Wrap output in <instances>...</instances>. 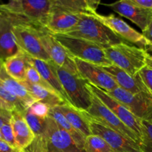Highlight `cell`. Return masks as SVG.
Masks as SVG:
<instances>
[{
    "instance_id": "f35d334b",
    "label": "cell",
    "mask_w": 152,
    "mask_h": 152,
    "mask_svg": "<svg viewBox=\"0 0 152 152\" xmlns=\"http://www.w3.org/2000/svg\"><path fill=\"white\" fill-rule=\"evenodd\" d=\"M0 108H4V109H6V110H8V111H14V110H13V108H12L10 105H9L7 102H4V101L3 100L1 97H0Z\"/></svg>"
},
{
    "instance_id": "ab89813d",
    "label": "cell",
    "mask_w": 152,
    "mask_h": 152,
    "mask_svg": "<svg viewBox=\"0 0 152 152\" xmlns=\"http://www.w3.org/2000/svg\"><path fill=\"white\" fill-rule=\"evenodd\" d=\"M146 66L152 69V55L150 53H148L146 58Z\"/></svg>"
},
{
    "instance_id": "5b68a950",
    "label": "cell",
    "mask_w": 152,
    "mask_h": 152,
    "mask_svg": "<svg viewBox=\"0 0 152 152\" xmlns=\"http://www.w3.org/2000/svg\"><path fill=\"white\" fill-rule=\"evenodd\" d=\"M16 16V22L13 25V32L16 44L21 51L31 58L50 61V58L40 39L39 28Z\"/></svg>"
},
{
    "instance_id": "1f68e13d",
    "label": "cell",
    "mask_w": 152,
    "mask_h": 152,
    "mask_svg": "<svg viewBox=\"0 0 152 152\" xmlns=\"http://www.w3.org/2000/svg\"><path fill=\"white\" fill-rule=\"evenodd\" d=\"M0 133H1V138H2L3 140L5 141L7 143H8L10 146L18 150L16 144V141H15V137L14 134H13L11 123H9L4 125L1 128V129H0Z\"/></svg>"
},
{
    "instance_id": "60d3db41",
    "label": "cell",
    "mask_w": 152,
    "mask_h": 152,
    "mask_svg": "<svg viewBox=\"0 0 152 152\" xmlns=\"http://www.w3.org/2000/svg\"><path fill=\"white\" fill-rule=\"evenodd\" d=\"M145 50H146L148 53H150V54L152 55V43L151 44H150L146 48Z\"/></svg>"
},
{
    "instance_id": "836d02e7",
    "label": "cell",
    "mask_w": 152,
    "mask_h": 152,
    "mask_svg": "<svg viewBox=\"0 0 152 152\" xmlns=\"http://www.w3.org/2000/svg\"><path fill=\"white\" fill-rule=\"evenodd\" d=\"M139 76L148 91L152 94V69L145 66L139 72Z\"/></svg>"
},
{
    "instance_id": "b9f144b4",
    "label": "cell",
    "mask_w": 152,
    "mask_h": 152,
    "mask_svg": "<svg viewBox=\"0 0 152 152\" xmlns=\"http://www.w3.org/2000/svg\"><path fill=\"white\" fill-rule=\"evenodd\" d=\"M3 68H4V62L0 59V71L3 69Z\"/></svg>"
},
{
    "instance_id": "d590c367",
    "label": "cell",
    "mask_w": 152,
    "mask_h": 152,
    "mask_svg": "<svg viewBox=\"0 0 152 152\" xmlns=\"http://www.w3.org/2000/svg\"><path fill=\"white\" fill-rule=\"evenodd\" d=\"M134 5L145 10H152V0H129Z\"/></svg>"
},
{
    "instance_id": "3957f363",
    "label": "cell",
    "mask_w": 152,
    "mask_h": 152,
    "mask_svg": "<svg viewBox=\"0 0 152 152\" xmlns=\"http://www.w3.org/2000/svg\"><path fill=\"white\" fill-rule=\"evenodd\" d=\"M104 50L107 59L113 65L132 77L137 76L140 71L146 66L148 53L145 49L122 42L105 48Z\"/></svg>"
},
{
    "instance_id": "5bb4252c",
    "label": "cell",
    "mask_w": 152,
    "mask_h": 152,
    "mask_svg": "<svg viewBox=\"0 0 152 152\" xmlns=\"http://www.w3.org/2000/svg\"><path fill=\"white\" fill-rule=\"evenodd\" d=\"M16 16L1 10L0 13V59L3 62L21 52L13 32Z\"/></svg>"
},
{
    "instance_id": "74e56055",
    "label": "cell",
    "mask_w": 152,
    "mask_h": 152,
    "mask_svg": "<svg viewBox=\"0 0 152 152\" xmlns=\"http://www.w3.org/2000/svg\"><path fill=\"white\" fill-rule=\"evenodd\" d=\"M142 35L143 37L148 40L150 42V44L152 43V19L151 22L149 23V25H148V27L146 28V29L144 31H142Z\"/></svg>"
},
{
    "instance_id": "83f0119b",
    "label": "cell",
    "mask_w": 152,
    "mask_h": 152,
    "mask_svg": "<svg viewBox=\"0 0 152 152\" xmlns=\"http://www.w3.org/2000/svg\"><path fill=\"white\" fill-rule=\"evenodd\" d=\"M22 114L31 128L34 136H39L45 133L47 129L46 118L43 119L36 116L30 111L29 108Z\"/></svg>"
},
{
    "instance_id": "7c38bea8",
    "label": "cell",
    "mask_w": 152,
    "mask_h": 152,
    "mask_svg": "<svg viewBox=\"0 0 152 152\" xmlns=\"http://www.w3.org/2000/svg\"><path fill=\"white\" fill-rule=\"evenodd\" d=\"M94 16L123 40L135 44L137 47L145 50L150 45L149 42L143 37L142 34L134 29L120 18L113 14L105 16L97 13H95Z\"/></svg>"
},
{
    "instance_id": "9c48e42d",
    "label": "cell",
    "mask_w": 152,
    "mask_h": 152,
    "mask_svg": "<svg viewBox=\"0 0 152 152\" xmlns=\"http://www.w3.org/2000/svg\"><path fill=\"white\" fill-rule=\"evenodd\" d=\"M87 113L91 117V119L118 132L120 134L129 138L140 145L141 141L138 137L129 127H127L106 105H104L94 94L93 96L91 107L87 111Z\"/></svg>"
},
{
    "instance_id": "4dcf8cb0",
    "label": "cell",
    "mask_w": 152,
    "mask_h": 152,
    "mask_svg": "<svg viewBox=\"0 0 152 152\" xmlns=\"http://www.w3.org/2000/svg\"><path fill=\"white\" fill-rule=\"evenodd\" d=\"M26 81L29 82L31 84L37 85V86H41V87H43L44 88L47 89V90H49L50 91L53 92V93L56 94L55 92V91L52 88L51 86L43 80L42 77L40 76V74L37 71V70L32 65H31V66L29 67V68L27 71Z\"/></svg>"
},
{
    "instance_id": "9a60e30c",
    "label": "cell",
    "mask_w": 152,
    "mask_h": 152,
    "mask_svg": "<svg viewBox=\"0 0 152 152\" xmlns=\"http://www.w3.org/2000/svg\"><path fill=\"white\" fill-rule=\"evenodd\" d=\"M48 152H86L77 145L71 135L59 128L50 117L46 118Z\"/></svg>"
},
{
    "instance_id": "ee69618b",
    "label": "cell",
    "mask_w": 152,
    "mask_h": 152,
    "mask_svg": "<svg viewBox=\"0 0 152 152\" xmlns=\"http://www.w3.org/2000/svg\"><path fill=\"white\" fill-rule=\"evenodd\" d=\"M0 13H1V10H0Z\"/></svg>"
},
{
    "instance_id": "8fae6325",
    "label": "cell",
    "mask_w": 152,
    "mask_h": 152,
    "mask_svg": "<svg viewBox=\"0 0 152 152\" xmlns=\"http://www.w3.org/2000/svg\"><path fill=\"white\" fill-rule=\"evenodd\" d=\"M92 134L99 135L110 145L114 152H141L140 145L118 132L103 126L91 117Z\"/></svg>"
},
{
    "instance_id": "30bf717a",
    "label": "cell",
    "mask_w": 152,
    "mask_h": 152,
    "mask_svg": "<svg viewBox=\"0 0 152 152\" xmlns=\"http://www.w3.org/2000/svg\"><path fill=\"white\" fill-rule=\"evenodd\" d=\"M40 39L50 60L75 75H80L74 59L45 27H39Z\"/></svg>"
},
{
    "instance_id": "603a6c76",
    "label": "cell",
    "mask_w": 152,
    "mask_h": 152,
    "mask_svg": "<svg viewBox=\"0 0 152 152\" xmlns=\"http://www.w3.org/2000/svg\"><path fill=\"white\" fill-rule=\"evenodd\" d=\"M29 56L22 51L4 62V68L10 77L19 82L26 80L27 71L31 66Z\"/></svg>"
},
{
    "instance_id": "f1b7e54d",
    "label": "cell",
    "mask_w": 152,
    "mask_h": 152,
    "mask_svg": "<svg viewBox=\"0 0 152 152\" xmlns=\"http://www.w3.org/2000/svg\"><path fill=\"white\" fill-rule=\"evenodd\" d=\"M0 97L9 105L13 108V110L23 114L28 108L25 102L21 100L19 97L15 96L9 90H7L5 86L0 83Z\"/></svg>"
},
{
    "instance_id": "4316f807",
    "label": "cell",
    "mask_w": 152,
    "mask_h": 152,
    "mask_svg": "<svg viewBox=\"0 0 152 152\" xmlns=\"http://www.w3.org/2000/svg\"><path fill=\"white\" fill-rule=\"evenodd\" d=\"M84 151L86 152H114L103 138L95 134L86 137L85 140Z\"/></svg>"
},
{
    "instance_id": "6da1fadb",
    "label": "cell",
    "mask_w": 152,
    "mask_h": 152,
    "mask_svg": "<svg viewBox=\"0 0 152 152\" xmlns=\"http://www.w3.org/2000/svg\"><path fill=\"white\" fill-rule=\"evenodd\" d=\"M67 95L70 105L76 109L87 112L92 105L94 94L87 86L88 81L50 61Z\"/></svg>"
},
{
    "instance_id": "484cf974",
    "label": "cell",
    "mask_w": 152,
    "mask_h": 152,
    "mask_svg": "<svg viewBox=\"0 0 152 152\" xmlns=\"http://www.w3.org/2000/svg\"><path fill=\"white\" fill-rule=\"evenodd\" d=\"M48 117H50L52 120H54L55 123L57 124V126H59V128H61V129H63L64 131L68 132V133L71 135V137L73 138L74 142L77 143V145H78L81 149L84 150V144L86 137H85L83 135H82L78 131L76 130V129L70 124L69 122L67 120V119L65 118V116L61 113V111L58 109L57 107L50 108V111H49Z\"/></svg>"
},
{
    "instance_id": "e0dca14e",
    "label": "cell",
    "mask_w": 152,
    "mask_h": 152,
    "mask_svg": "<svg viewBox=\"0 0 152 152\" xmlns=\"http://www.w3.org/2000/svg\"><path fill=\"white\" fill-rule=\"evenodd\" d=\"M101 68L112 77L120 88L134 94L141 92H149L141 80L139 74L136 77H132L123 70L113 65Z\"/></svg>"
},
{
    "instance_id": "7bdbcfd3",
    "label": "cell",
    "mask_w": 152,
    "mask_h": 152,
    "mask_svg": "<svg viewBox=\"0 0 152 152\" xmlns=\"http://www.w3.org/2000/svg\"><path fill=\"white\" fill-rule=\"evenodd\" d=\"M0 139L2 140V138H1V133H0Z\"/></svg>"
},
{
    "instance_id": "ba28073f",
    "label": "cell",
    "mask_w": 152,
    "mask_h": 152,
    "mask_svg": "<svg viewBox=\"0 0 152 152\" xmlns=\"http://www.w3.org/2000/svg\"><path fill=\"white\" fill-rule=\"evenodd\" d=\"M87 86L91 91L129 127L138 137L140 141L142 140V120L137 118L126 106L108 94L105 91L96 87L88 82Z\"/></svg>"
},
{
    "instance_id": "d6986e66",
    "label": "cell",
    "mask_w": 152,
    "mask_h": 152,
    "mask_svg": "<svg viewBox=\"0 0 152 152\" xmlns=\"http://www.w3.org/2000/svg\"><path fill=\"white\" fill-rule=\"evenodd\" d=\"M100 1L96 0H51V10L78 15H94Z\"/></svg>"
},
{
    "instance_id": "52a82bcc",
    "label": "cell",
    "mask_w": 152,
    "mask_h": 152,
    "mask_svg": "<svg viewBox=\"0 0 152 152\" xmlns=\"http://www.w3.org/2000/svg\"><path fill=\"white\" fill-rule=\"evenodd\" d=\"M106 93L126 106L137 118L152 123V94L150 92L134 94L118 87Z\"/></svg>"
},
{
    "instance_id": "44dd1931",
    "label": "cell",
    "mask_w": 152,
    "mask_h": 152,
    "mask_svg": "<svg viewBox=\"0 0 152 152\" xmlns=\"http://www.w3.org/2000/svg\"><path fill=\"white\" fill-rule=\"evenodd\" d=\"M10 123L13 128L16 146L18 150L22 152L32 142L35 136L22 114L15 110L12 111Z\"/></svg>"
},
{
    "instance_id": "4fadbf2b",
    "label": "cell",
    "mask_w": 152,
    "mask_h": 152,
    "mask_svg": "<svg viewBox=\"0 0 152 152\" xmlns=\"http://www.w3.org/2000/svg\"><path fill=\"white\" fill-rule=\"evenodd\" d=\"M80 77L96 87L110 92L118 88L112 77L100 66L74 58Z\"/></svg>"
},
{
    "instance_id": "cb8c5ba5",
    "label": "cell",
    "mask_w": 152,
    "mask_h": 152,
    "mask_svg": "<svg viewBox=\"0 0 152 152\" xmlns=\"http://www.w3.org/2000/svg\"><path fill=\"white\" fill-rule=\"evenodd\" d=\"M0 83L3 86H5L7 90L10 91L15 96L23 101L28 108L32 104L37 102V100L33 97L31 93L27 90L26 88L22 85V83L10 77L7 74L4 68L0 71Z\"/></svg>"
},
{
    "instance_id": "7a4b0ae2",
    "label": "cell",
    "mask_w": 152,
    "mask_h": 152,
    "mask_svg": "<svg viewBox=\"0 0 152 152\" xmlns=\"http://www.w3.org/2000/svg\"><path fill=\"white\" fill-rule=\"evenodd\" d=\"M65 35L92 42L104 48L125 42L94 15H81L77 25Z\"/></svg>"
},
{
    "instance_id": "7402d4cb",
    "label": "cell",
    "mask_w": 152,
    "mask_h": 152,
    "mask_svg": "<svg viewBox=\"0 0 152 152\" xmlns=\"http://www.w3.org/2000/svg\"><path fill=\"white\" fill-rule=\"evenodd\" d=\"M57 108L65 116L70 124L85 137L92 134L90 128L91 117L86 111H80L66 104L57 106Z\"/></svg>"
},
{
    "instance_id": "277c9868",
    "label": "cell",
    "mask_w": 152,
    "mask_h": 152,
    "mask_svg": "<svg viewBox=\"0 0 152 152\" xmlns=\"http://www.w3.org/2000/svg\"><path fill=\"white\" fill-rule=\"evenodd\" d=\"M53 36L73 58L100 67L112 65L105 56V48L96 43L65 34H53Z\"/></svg>"
},
{
    "instance_id": "8d00e7d4",
    "label": "cell",
    "mask_w": 152,
    "mask_h": 152,
    "mask_svg": "<svg viewBox=\"0 0 152 152\" xmlns=\"http://www.w3.org/2000/svg\"><path fill=\"white\" fill-rule=\"evenodd\" d=\"M0 152H21L10 146L8 143L0 139Z\"/></svg>"
},
{
    "instance_id": "d4e9b609",
    "label": "cell",
    "mask_w": 152,
    "mask_h": 152,
    "mask_svg": "<svg viewBox=\"0 0 152 152\" xmlns=\"http://www.w3.org/2000/svg\"><path fill=\"white\" fill-rule=\"evenodd\" d=\"M21 83L26 88L27 90L31 93V94L36 100L47 104L50 108L65 104V102L56 94L50 91L47 90L37 85L31 84L26 80Z\"/></svg>"
},
{
    "instance_id": "f546056e",
    "label": "cell",
    "mask_w": 152,
    "mask_h": 152,
    "mask_svg": "<svg viewBox=\"0 0 152 152\" xmlns=\"http://www.w3.org/2000/svg\"><path fill=\"white\" fill-rule=\"evenodd\" d=\"M141 152H152V123L142 121Z\"/></svg>"
},
{
    "instance_id": "e575fe53",
    "label": "cell",
    "mask_w": 152,
    "mask_h": 152,
    "mask_svg": "<svg viewBox=\"0 0 152 152\" xmlns=\"http://www.w3.org/2000/svg\"><path fill=\"white\" fill-rule=\"evenodd\" d=\"M12 118V111L0 108V129L4 125L10 123Z\"/></svg>"
},
{
    "instance_id": "ffe728a7",
    "label": "cell",
    "mask_w": 152,
    "mask_h": 152,
    "mask_svg": "<svg viewBox=\"0 0 152 152\" xmlns=\"http://www.w3.org/2000/svg\"><path fill=\"white\" fill-rule=\"evenodd\" d=\"M29 59L31 65L37 70V71L40 74V76L42 77L43 80L51 86L52 88L55 91L58 96L65 102V104L70 105L66 94H65V91H64L63 88L61 85L57 75L52 68L50 61L47 62V61L31 57H29Z\"/></svg>"
},
{
    "instance_id": "ac0fdd59",
    "label": "cell",
    "mask_w": 152,
    "mask_h": 152,
    "mask_svg": "<svg viewBox=\"0 0 152 152\" xmlns=\"http://www.w3.org/2000/svg\"><path fill=\"white\" fill-rule=\"evenodd\" d=\"M80 17L81 15L50 9L45 28L53 34H65L77 25Z\"/></svg>"
},
{
    "instance_id": "2e32d148",
    "label": "cell",
    "mask_w": 152,
    "mask_h": 152,
    "mask_svg": "<svg viewBox=\"0 0 152 152\" xmlns=\"http://www.w3.org/2000/svg\"><path fill=\"white\" fill-rule=\"evenodd\" d=\"M120 16L130 19L144 31L152 19V10H145L134 5L129 0H120L105 4Z\"/></svg>"
},
{
    "instance_id": "8992f818",
    "label": "cell",
    "mask_w": 152,
    "mask_h": 152,
    "mask_svg": "<svg viewBox=\"0 0 152 152\" xmlns=\"http://www.w3.org/2000/svg\"><path fill=\"white\" fill-rule=\"evenodd\" d=\"M51 8V0H13L0 4V10L19 16L36 26L45 28Z\"/></svg>"
},
{
    "instance_id": "d6a6232c",
    "label": "cell",
    "mask_w": 152,
    "mask_h": 152,
    "mask_svg": "<svg viewBox=\"0 0 152 152\" xmlns=\"http://www.w3.org/2000/svg\"><path fill=\"white\" fill-rule=\"evenodd\" d=\"M29 109L33 114H35L37 117L45 119L48 117L50 108L44 102L37 101L29 107Z\"/></svg>"
}]
</instances>
